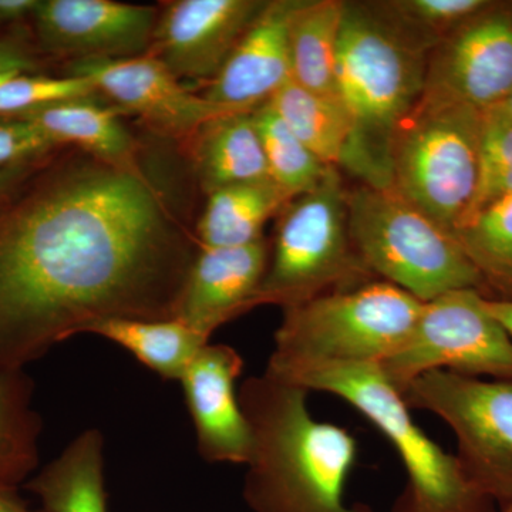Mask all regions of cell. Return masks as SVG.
Returning <instances> with one entry per match:
<instances>
[{
  "label": "cell",
  "mask_w": 512,
  "mask_h": 512,
  "mask_svg": "<svg viewBox=\"0 0 512 512\" xmlns=\"http://www.w3.org/2000/svg\"><path fill=\"white\" fill-rule=\"evenodd\" d=\"M19 117L36 124L59 147L76 148L120 170L147 175L138 160L140 146L121 123L120 111L99 99L63 101Z\"/></svg>",
  "instance_id": "cell-19"
},
{
  "label": "cell",
  "mask_w": 512,
  "mask_h": 512,
  "mask_svg": "<svg viewBox=\"0 0 512 512\" xmlns=\"http://www.w3.org/2000/svg\"><path fill=\"white\" fill-rule=\"evenodd\" d=\"M504 512H512V500L510 503L504 505Z\"/></svg>",
  "instance_id": "cell-39"
},
{
  "label": "cell",
  "mask_w": 512,
  "mask_h": 512,
  "mask_svg": "<svg viewBox=\"0 0 512 512\" xmlns=\"http://www.w3.org/2000/svg\"><path fill=\"white\" fill-rule=\"evenodd\" d=\"M505 109H507L508 113H510V116L512 117V92L510 93V96L507 97V100L504 101Z\"/></svg>",
  "instance_id": "cell-37"
},
{
  "label": "cell",
  "mask_w": 512,
  "mask_h": 512,
  "mask_svg": "<svg viewBox=\"0 0 512 512\" xmlns=\"http://www.w3.org/2000/svg\"><path fill=\"white\" fill-rule=\"evenodd\" d=\"M0 512H39L30 510L25 501L20 500L16 490L0 487ZM45 512V511H43Z\"/></svg>",
  "instance_id": "cell-35"
},
{
  "label": "cell",
  "mask_w": 512,
  "mask_h": 512,
  "mask_svg": "<svg viewBox=\"0 0 512 512\" xmlns=\"http://www.w3.org/2000/svg\"><path fill=\"white\" fill-rule=\"evenodd\" d=\"M379 366L400 393L431 370L512 380V339L483 293L458 289L423 302L409 338Z\"/></svg>",
  "instance_id": "cell-10"
},
{
  "label": "cell",
  "mask_w": 512,
  "mask_h": 512,
  "mask_svg": "<svg viewBox=\"0 0 512 512\" xmlns=\"http://www.w3.org/2000/svg\"><path fill=\"white\" fill-rule=\"evenodd\" d=\"M410 409L426 410L456 434L458 463L483 498L512 500V380L431 370L403 390Z\"/></svg>",
  "instance_id": "cell-9"
},
{
  "label": "cell",
  "mask_w": 512,
  "mask_h": 512,
  "mask_svg": "<svg viewBox=\"0 0 512 512\" xmlns=\"http://www.w3.org/2000/svg\"><path fill=\"white\" fill-rule=\"evenodd\" d=\"M40 60L32 47L15 37H0V74L36 73Z\"/></svg>",
  "instance_id": "cell-32"
},
{
  "label": "cell",
  "mask_w": 512,
  "mask_h": 512,
  "mask_svg": "<svg viewBox=\"0 0 512 512\" xmlns=\"http://www.w3.org/2000/svg\"><path fill=\"white\" fill-rule=\"evenodd\" d=\"M511 195L512 117L501 103L483 111L480 173H478L476 197H474L466 220L487 205L511 197Z\"/></svg>",
  "instance_id": "cell-29"
},
{
  "label": "cell",
  "mask_w": 512,
  "mask_h": 512,
  "mask_svg": "<svg viewBox=\"0 0 512 512\" xmlns=\"http://www.w3.org/2000/svg\"><path fill=\"white\" fill-rule=\"evenodd\" d=\"M66 74L86 77L99 96L107 97L117 110L140 117L158 136L184 146L207 121L235 111L191 93L148 53L127 59L72 62Z\"/></svg>",
  "instance_id": "cell-12"
},
{
  "label": "cell",
  "mask_w": 512,
  "mask_h": 512,
  "mask_svg": "<svg viewBox=\"0 0 512 512\" xmlns=\"http://www.w3.org/2000/svg\"><path fill=\"white\" fill-rule=\"evenodd\" d=\"M491 0H389L372 3L377 13L414 45L433 52Z\"/></svg>",
  "instance_id": "cell-28"
},
{
  "label": "cell",
  "mask_w": 512,
  "mask_h": 512,
  "mask_svg": "<svg viewBox=\"0 0 512 512\" xmlns=\"http://www.w3.org/2000/svg\"><path fill=\"white\" fill-rule=\"evenodd\" d=\"M80 333H93L128 350L138 362L167 380H181L208 338L178 319H100Z\"/></svg>",
  "instance_id": "cell-23"
},
{
  "label": "cell",
  "mask_w": 512,
  "mask_h": 512,
  "mask_svg": "<svg viewBox=\"0 0 512 512\" xmlns=\"http://www.w3.org/2000/svg\"><path fill=\"white\" fill-rule=\"evenodd\" d=\"M481 120L474 107L421 96L393 137L390 188L453 234L476 197Z\"/></svg>",
  "instance_id": "cell-7"
},
{
  "label": "cell",
  "mask_w": 512,
  "mask_h": 512,
  "mask_svg": "<svg viewBox=\"0 0 512 512\" xmlns=\"http://www.w3.org/2000/svg\"><path fill=\"white\" fill-rule=\"evenodd\" d=\"M28 490L39 497L45 512H109L101 431H83L29 481Z\"/></svg>",
  "instance_id": "cell-20"
},
{
  "label": "cell",
  "mask_w": 512,
  "mask_h": 512,
  "mask_svg": "<svg viewBox=\"0 0 512 512\" xmlns=\"http://www.w3.org/2000/svg\"><path fill=\"white\" fill-rule=\"evenodd\" d=\"M309 393L268 373L242 383L238 399L252 440L245 501L254 512H373L346 503L355 437L315 419Z\"/></svg>",
  "instance_id": "cell-2"
},
{
  "label": "cell",
  "mask_w": 512,
  "mask_h": 512,
  "mask_svg": "<svg viewBox=\"0 0 512 512\" xmlns=\"http://www.w3.org/2000/svg\"><path fill=\"white\" fill-rule=\"evenodd\" d=\"M97 97L96 87L86 77L15 74L0 84V117H19L63 101Z\"/></svg>",
  "instance_id": "cell-30"
},
{
  "label": "cell",
  "mask_w": 512,
  "mask_h": 512,
  "mask_svg": "<svg viewBox=\"0 0 512 512\" xmlns=\"http://www.w3.org/2000/svg\"><path fill=\"white\" fill-rule=\"evenodd\" d=\"M511 92L512 2L491 0L434 47L423 96L484 111Z\"/></svg>",
  "instance_id": "cell-11"
},
{
  "label": "cell",
  "mask_w": 512,
  "mask_h": 512,
  "mask_svg": "<svg viewBox=\"0 0 512 512\" xmlns=\"http://www.w3.org/2000/svg\"><path fill=\"white\" fill-rule=\"evenodd\" d=\"M39 0H0V28L32 19Z\"/></svg>",
  "instance_id": "cell-34"
},
{
  "label": "cell",
  "mask_w": 512,
  "mask_h": 512,
  "mask_svg": "<svg viewBox=\"0 0 512 512\" xmlns=\"http://www.w3.org/2000/svg\"><path fill=\"white\" fill-rule=\"evenodd\" d=\"M202 192L272 180L252 111H229L204 124L184 146Z\"/></svg>",
  "instance_id": "cell-18"
},
{
  "label": "cell",
  "mask_w": 512,
  "mask_h": 512,
  "mask_svg": "<svg viewBox=\"0 0 512 512\" xmlns=\"http://www.w3.org/2000/svg\"><path fill=\"white\" fill-rule=\"evenodd\" d=\"M299 3L268 0L202 96L228 110L252 111L289 82V26Z\"/></svg>",
  "instance_id": "cell-16"
},
{
  "label": "cell",
  "mask_w": 512,
  "mask_h": 512,
  "mask_svg": "<svg viewBox=\"0 0 512 512\" xmlns=\"http://www.w3.org/2000/svg\"><path fill=\"white\" fill-rule=\"evenodd\" d=\"M288 383L340 397L382 431L409 480L397 512H477L483 497L468 481L458 458L414 423L403 394L379 365L322 367Z\"/></svg>",
  "instance_id": "cell-8"
},
{
  "label": "cell",
  "mask_w": 512,
  "mask_h": 512,
  "mask_svg": "<svg viewBox=\"0 0 512 512\" xmlns=\"http://www.w3.org/2000/svg\"><path fill=\"white\" fill-rule=\"evenodd\" d=\"M49 157L42 158V160L32 161V163L19 164L15 165V167L0 170V204H2V202L5 201L6 198H8L9 195L19 187V185L25 183L30 175L35 174L36 171L45 164V161Z\"/></svg>",
  "instance_id": "cell-33"
},
{
  "label": "cell",
  "mask_w": 512,
  "mask_h": 512,
  "mask_svg": "<svg viewBox=\"0 0 512 512\" xmlns=\"http://www.w3.org/2000/svg\"><path fill=\"white\" fill-rule=\"evenodd\" d=\"M353 248L373 276L420 302L458 289H477L476 268L453 232L430 218L393 188L363 184L349 191Z\"/></svg>",
  "instance_id": "cell-5"
},
{
  "label": "cell",
  "mask_w": 512,
  "mask_h": 512,
  "mask_svg": "<svg viewBox=\"0 0 512 512\" xmlns=\"http://www.w3.org/2000/svg\"><path fill=\"white\" fill-rule=\"evenodd\" d=\"M487 302L490 311L493 312L495 318L500 320L501 325L512 339V302L491 301V299H487Z\"/></svg>",
  "instance_id": "cell-36"
},
{
  "label": "cell",
  "mask_w": 512,
  "mask_h": 512,
  "mask_svg": "<svg viewBox=\"0 0 512 512\" xmlns=\"http://www.w3.org/2000/svg\"><path fill=\"white\" fill-rule=\"evenodd\" d=\"M289 130L329 167H343L355 126L342 100L289 80L268 100Z\"/></svg>",
  "instance_id": "cell-24"
},
{
  "label": "cell",
  "mask_w": 512,
  "mask_h": 512,
  "mask_svg": "<svg viewBox=\"0 0 512 512\" xmlns=\"http://www.w3.org/2000/svg\"><path fill=\"white\" fill-rule=\"evenodd\" d=\"M346 2L301 0L289 26L292 80L339 99L338 47Z\"/></svg>",
  "instance_id": "cell-22"
},
{
  "label": "cell",
  "mask_w": 512,
  "mask_h": 512,
  "mask_svg": "<svg viewBox=\"0 0 512 512\" xmlns=\"http://www.w3.org/2000/svg\"><path fill=\"white\" fill-rule=\"evenodd\" d=\"M268 0H171L158 9L148 55L178 80L211 83Z\"/></svg>",
  "instance_id": "cell-13"
},
{
  "label": "cell",
  "mask_w": 512,
  "mask_h": 512,
  "mask_svg": "<svg viewBox=\"0 0 512 512\" xmlns=\"http://www.w3.org/2000/svg\"><path fill=\"white\" fill-rule=\"evenodd\" d=\"M158 8L114 0H39L33 26L37 45L72 62L146 55Z\"/></svg>",
  "instance_id": "cell-14"
},
{
  "label": "cell",
  "mask_w": 512,
  "mask_h": 512,
  "mask_svg": "<svg viewBox=\"0 0 512 512\" xmlns=\"http://www.w3.org/2000/svg\"><path fill=\"white\" fill-rule=\"evenodd\" d=\"M254 120L261 137L269 175L292 198L313 190L325 178L329 165L322 163L284 120L266 103L254 110Z\"/></svg>",
  "instance_id": "cell-27"
},
{
  "label": "cell",
  "mask_w": 512,
  "mask_h": 512,
  "mask_svg": "<svg viewBox=\"0 0 512 512\" xmlns=\"http://www.w3.org/2000/svg\"><path fill=\"white\" fill-rule=\"evenodd\" d=\"M33 383L20 372L0 375V487L16 490L39 463L42 419L32 409Z\"/></svg>",
  "instance_id": "cell-26"
},
{
  "label": "cell",
  "mask_w": 512,
  "mask_h": 512,
  "mask_svg": "<svg viewBox=\"0 0 512 512\" xmlns=\"http://www.w3.org/2000/svg\"><path fill=\"white\" fill-rule=\"evenodd\" d=\"M200 251L147 175L66 147L0 204V375L100 319H175Z\"/></svg>",
  "instance_id": "cell-1"
},
{
  "label": "cell",
  "mask_w": 512,
  "mask_h": 512,
  "mask_svg": "<svg viewBox=\"0 0 512 512\" xmlns=\"http://www.w3.org/2000/svg\"><path fill=\"white\" fill-rule=\"evenodd\" d=\"M15 76V74H0V84L8 80L9 77Z\"/></svg>",
  "instance_id": "cell-38"
},
{
  "label": "cell",
  "mask_w": 512,
  "mask_h": 512,
  "mask_svg": "<svg viewBox=\"0 0 512 512\" xmlns=\"http://www.w3.org/2000/svg\"><path fill=\"white\" fill-rule=\"evenodd\" d=\"M421 308L419 299L384 281L288 306L265 373L291 382L322 367L382 365L409 338Z\"/></svg>",
  "instance_id": "cell-4"
},
{
  "label": "cell",
  "mask_w": 512,
  "mask_h": 512,
  "mask_svg": "<svg viewBox=\"0 0 512 512\" xmlns=\"http://www.w3.org/2000/svg\"><path fill=\"white\" fill-rule=\"evenodd\" d=\"M454 235L480 276L485 298L512 302V195L468 217Z\"/></svg>",
  "instance_id": "cell-25"
},
{
  "label": "cell",
  "mask_w": 512,
  "mask_h": 512,
  "mask_svg": "<svg viewBox=\"0 0 512 512\" xmlns=\"http://www.w3.org/2000/svg\"><path fill=\"white\" fill-rule=\"evenodd\" d=\"M269 256L271 248L265 238L245 247H200L175 319L210 339L224 323L255 308Z\"/></svg>",
  "instance_id": "cell-17"
},
{
  "label": "cell",
  "mask_w": 512,
  "mask_h": 512,
  "mask_svg": "<svg viewBox=\"0 0 512 512\" xmlns=\"http://www.w3.org/2000/svg\"><path fill=\"white\" fill-rule=\"evenodd\" d=\"M429 56L372 3L346 2L336 73L355 134L343 168L366 185H392L393 137L423 96Z\"/></svg>",
  "instance_id": "cell-3"
},
{
  "label": "cell",
  "mask_w": 512,
  "mask_h": 512,
  "mask_svg": "<svg viewBox=\"0 0 512 512\" xmlns=\"http://www.w3.org/2000/svg\"><path fill=\"white\" fill-rule=\"evenodd\" d=\"M242 367L244 360L231 346L205 345L180 380L198 448L211 463L247 464L251 454V431L235 392Z\"/></svg>",
  "instance_id": "cell-15"
},
{
  "label": "cell",
  "mask_w": 512,
  "mask_h": 512,
  "mask_svg": "<svg viewBox=\"0 0 512 512\" xmlns=\"http://www.w3.org/2000/svg\"><path fill=\"white\" fill-rule=\"evenodd\" d=\"M62 150L23 117H0V170L42 160Z\"/></svg>",
  "instance_id": "cell-31"
},
{
  "label": "cell",
  "mask_w": 512,
  "mask_h": 512,
  "mask_svg": "<svg viewBox=\"0 0 512 512\" xmlns=\"http://www.w3.org/2000/svg\"><path fill=\"white\" fill-rule=\"evenodd\" d=\"M195 238L204 248L245 247L264 239L266 221L292 201L272 180L232 185L207 195Z\"/></svg>",
  "instance_id": "cell-21"
},
{
  "label": "cell",
  "mask_w": 512,
  "mask_h": 512,
  "mask_svg": "<svg viewBox=\"0 0 512 512\" xmlns=\"http://www.w3.org/2000/svg\"><path fill=\"white\" fill-rule=\"evenodd\" d=\"M349 191L332 167L313 190L298 195L279 212L268 269L255 308L298 305L316 296L370 282L353 248Z\"/></svg>",
  "instance_id": "cell-6"
}]
</instances>
